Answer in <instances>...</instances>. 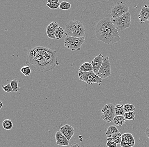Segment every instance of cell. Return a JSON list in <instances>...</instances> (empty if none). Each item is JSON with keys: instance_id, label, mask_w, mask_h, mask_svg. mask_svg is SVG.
Instances as JSON below:
<instances>
[{"instance_id": "ac0fdd59", "label": "cell", "mask_w": 149, "mask_h": 147, "mask_svg": "<svg viewBox=\"0 0 149 147\" xmlns=\"http://www.w3.org/2000/svg\"><path fill=\"white\" fill-rule=\"evenodd\" d=\"M115 114L116 116H124L125 114L123 105H117L115 106Z\"/></svg>"}, {"instance_id": "7a4b0ae2", "label": "cell", "mask_w": 149, "mask_h": 147, "mask_svg": "<svg viewBox=\"0 0 149 147\" xmlns=\"http://www.w3.org/2000/svg\"><path fill=\"white\" fill-rule=\"evenodd\" d=\"M57 59L58 54L56 51L37 46L29 51L26 63L33 70L46 72L58 65Z\"/></svg>"}, {"instance_id": "2e32d148", "label": "cell", "mask_w": 149, "mask_h": 147, "mask_svg": "<svg viewBox=\"0 0 149 147\" xmlns=\"http://www.w3.org/2000/svg\"><path fill=\"white\" fill-rule=\"evenodd\" d=\"M120 132L116 128V126L113 125H111L107 129V132L106 133V135L107 138L111 137L112 136L115 134V133Z\"/></svg>"}, {"instance_id": "3957f363", "label": "cell", "mask_w": 149, "mask_h": 147, "mask_svg": "<svg viewBox=\"0 0 149 147\" xmlns=\"http://www.w3.org/2000/svg\"><path fill=\"white\" fill-rule=\"evenodd\" d=\"M65 34L74 38L86 37L85 29L81 21L76 20L70 21L66 26Z\"/></svg>"}, {"instance_id": "484cf974", "label": "cell", "mask_w": 149, "mask_h": 147, "mask_svg": "<svg viewBox=\"0 0 149 147\" xmlns=\"http://www.w3.org/2000/svg\"><path fill=\"white\" fill-rule=\"evenodd\" d=\"M58 24L56 22H51L47 26L46 29L50 30L55 31L56 28L58 27Z\"/></svg>"}, {"instance_id": "4fadbf2b", "label": "cell", "mask_w": 149, "mask_h": 147, "mask_svg": "<svg viewBox=\"0 0 149 147\" xmlns=\"http://www.w3.org/2000/svg\"><path fill=\"white\" fill-rule=\"evenodd\" d=\"M56 139L57 145L58 146H68L69 145L70 141L59 131L56 132Z\"/></svg>"}, {"instance_id": "603a6c76", "label": "cell", "mask_w": 149, "mask_h": 147, "mask_svg": "<svg viewBox=\"0 0 149 147\" xmlns=\"http://www.w3.org/2000/svg\"><path fill=\"white\" fill-rule=\"evenodd\" d=\"M135 115H136V113H135V111H134L125 113L124 116L126 120L132 121V120H135Z\"/></svg>"}, {"instance_id": "7402d4cb", "label": "cell", "mask_w": 149, "mask_h": 147, "mask_svg": "<svg viewBox=\"0 0 149 147\" xmlns=\"http://www.w3.org/2000/svg\"><path fill=\"white\" fill-rule=\"evenodd\" d=\"M124 110L125 112H132L136 110V108L134 105H130V104H126L124 105Z\"/></svg>"}, {"instance_id": "44dd1931", "label": "cell", "mask_w": 149, "mask_h": 147, "mask_svg": "<svg viewBox=\"0 0 149 147\" xmlns=\"http://www.w3.org/2000/svg\"><path fill=\"white\" fill-rule=\"evenodd\" d=\"M20 72L24 75L26 76H28L30 75L31 72V68L29 66H23L20 69Z\"/></svg>"}, {"instance_id": "cb8c5ba5", "label": "cell", "mask_w": 149, "mask_h": 147, "mask_svg": "<svg viewBox=\"0 0 149 147\" xmlns=\"http://www.w3.org/2000/svg\"><path fill=\"white\" fill-rule=\"evenodd\" d=\"M19 82L16 79L10 81V84H11L12 88H13V90H14L15 92H18L19 90Z\"/></svg>"}, {"instance_id": "ba28073f", "label": "cell", "mask_w": 149, "mask_h": 147, "mask_svg": "<svg viewBox=\"0 0 149 147\" xmlns=\"http://www.w3.org/2000/svg\"><path fill=\"white\" fill-rule=\"evenodd\" d=\"M129 7L125 3L117 2L112 8L111 17L112 19L118 18L129 12Z\"/></svg>"}, {"instance_id": "9a60e30c", "label": "cell", "mask_w": 149, "mask_h": 147, "mask_svg": "<svg viewBox=\"0 0 149 147\" xmlns=\"http://www.w3.org/2000/svg\"><path fill=\"white\" fill-rule=\"evenodd\" d=\"M125 120L124 116H116L113 122L116 126H121L126 123Z\"/></svg>"}, {"instance_id": "6da1fadb", "label": "cell", "mask_w": 149, "mask_h": 147, "mask_svg": "<svg viewBox=\"0 0 149 147\" xmlns=\"http://www.w3.org/2000/svg\"><path fill=\"white\" fill-rule=\"evenodd\" d=\"M116 3L115 1L98 2L84 10L81 22L85 29L86 37L107 44L115 43L120 40L111 17L112 8Z\"/></svg>"}, {"instance_id": "277c9868", "label": "cell", "mask_w": 149, "mask_h": 147, "mask_svg": "<svg viewBox=\"0 0 149 147\" xmlns=\"http://www.w3.org/2000/svg\"><path fill=\"white\" fill-rule=\"evenodd\" d=\"M85 41V37L74 38L67 36L64 39L65 47L72 51H80L83 44Z\"/></svg>"}, {"instance_id": "d6a6232c", "label": "cell", "mask_w": 149, "mask_h": 147, "mask_svg": "<svg viewBox=\"0 0 149 147\" xmlns=\"http://www.w3.org/2000/svg\"><path fill=\"white\" fill-rule=\"evenodd\" d=\"M70 147H81V146L79 144H77L76 143H73V144H72Z\"/></svg>"}, {"instance_id": "4316f807", "label": "cell", "mask_w": 149, "mask_h": 147, "mask_svg": "<svg viewBox=\"0 0 149 147\" xmlns=\"http://www.w3.org/2000/svg\"><path fill=\"white\" fill-rule=\"evenodd\" d=\"M1 87L6 93H14L15 92L13 90L10 84H8L6 86L2 85Z\"/></svg>"}, {"instance_id": "52a82bcc", "label": "cell", "mask_w": 149, "mask_h": 147, "mask_svg": "<svg viewBox=\"0 0 149 147\" xmlns=\"http://www.w3.org/2000/svg\"><path fill=\"white\" fill-rule=\"evenodd\" d=\"M115 106L112 104L105 105L102 108L101 111V118L107 123H111L113 121L116 116Z\"/></svg>"}, {"instance_id": "8992f818", "label": "cell", "mask_w": 149, "mask_h": 147, "mask_svg": "<svg viewBox=\"0 0 149 147\" xmlns=\"http://www.w3.org/2000/svg\"><path fill=\"white\" fill-rule=\"evenodd\" d=\"M78 76L80 80L83 81L90 85L95 83L100 86L102 83V79L99 77L93 71L79 72Z\"/></svg>"}, {"instance_id": "ffe728a7", "label": "cell", "mask_w": 149, "mask_h": 147, "mask_svg": "<svg viewBox=\"0 0 149 147\" xmlns=\"http://www.w3.org/2000/svg\"><path fill=\"white\" fill-rule=\"evenodd\" d=\"M71 7L72 6L70 3L66 1H63L61 3L59 8L62 10H70Z\"/></svg>"}, {"instance_id": "1f68e13d", "label": "cell", "mask_w": 149, "mask_h": 147, "mask_svg": "<svg viewBox=\"0 0 149 147\" xmlns=\"http://www.w3.org/2000/svg\"><path fill=\"white\" fill-rule=\"evenodd\" d=\"M58 2H59L58 0H48L47 1V3H56Z\"/></svg>"}, {"instance_id": "d590c367", "label": "cell", "mask_w": 149, "mask_h": 147, "mask_svg": "<svg viewBox=\"0 0 149 147\" xmlns=\"http://www.w3.org/2000/svg\"></svg>"}, {"instance_id": "836d02e7", "label": "cell", "mask_w": 149, "mask_h": 147, "mask_svg": "<svg viewBox=\"0 0 149 147\" xmlns=\"http://www.w3.org/2000/svg\"><path fill=\"white\" fill-rule=\"evenodd\" d=\"M146 136L149 139V127L147 128L145 132Z\"/></svg>"}, {"instance_id": "d4e9b609", "label": "cell", "mask_w": 149, "mask_h": 147, "mask_svg": "<svg viewBox=\"0 0 149 147\" xmlns=\"http://www.w3.org/2000/svg\"><path fill=\"white\" fill-rule=\"evenodd\" d=\"M60 3H47L46 5L47 7L52 10H56L59 8L60 6Z\"/></svg>"}, {"instance_id": "83f0119b", "label": "cell", "mask_w": 149, "mask_h": 147, "mask_svg": "<svg viewBox=\"0 0 149 147\" xmlns=\"http://www.w3.org/2000/svg\"><path fill=\"white\" fill-rule=\"evenodd\" d=\"M55 31L50 30L46 29L47 34L48 38L51 39H56L54 34Z\"/></svg>"}, {"instance_id": "4dcf8cb0", "label": "cell", "mask_w": 149, "mask_h": 147, "mask_svg": "<svg viewBox=\"0 0 149 147\" xmlns=\"http://www.w3.org/2000/svg\"><path fill=\"white\" fill-rule=\"evenodd\" d=\"M122 136L123 135L121 134L120 132H116L113 134L112 136L111 137L114 138H122Z\"/></svg>"}, {"instance_id": "8fae6325", "label": "cell", "mask_w": 149, "mask_h": 147, "mask_svg": "<svg viewBox=\"0 0 149 147\" xmlns=\"http://www.w3.org/2000/svg\"><path fill=\"white\" fill-rule=\"evenodd\" d=\"M59 131L66 137L69 141L74 135V128L69 125L66 124L63 125L61 127Z\"/></svg>"}, {"instance_id": "e575fe53", "label": "cell", "mask_w": 149, "mask_h": 147, "mask_svg": "<svg viewBox=\"0 0 149 147\" xmlns=\"http://www.w3.org/2000/svg\"><path fill=\"white\" fill-rule=\"evenodd\" d=\"M0 104H1V105H0V109H1L2 107H3V104L2 101H0Z\"/></svg>"}, {"instance_id": "e0dca14e", "label": "cell", "mask_w": 149, "mask_h": 147, "mask_svg": "<svg viewBox=\"0 0 149 147\" xmlns=\"http://www.w3.org/2000/svg\"><path fill=\"white\" fill-rule=\"evenodd\" d=\"M54 34L56 39L59 40L61 39L65 34V30L61 27H58L55 30Z\"/></svg>"}, {"instance_id": "7c38bea8", "label": "cell", "mask_w": 149, "mask_h": 147, "mask_svg": "<svg viewBox=\"0 0 149 147\" xmlns=\"http://www.w3.org/2000/svg\"><path fill=\"white\" fill-rule=\"evenodd\" d=\"M138 17L141 24H144L145 22L149 21V6L144 5L138 15Z\"/></svg>"}, {"instance_id": "5bb4252c", "label": "cell", "mask_w": 149, "mask_h": 147, "mask_svg": "<svg viewBox=\"0 0 149 147\" xmlns=\"http://www.w3.org/2000/svg\"><path fill=\"white\" fill-rule=\"evenodd\" d=\"M93 71V68L91 63L88 62L84 63L80 66L79 72H86Z\"/></svg>"}, {"instance_id": "d6986e66", "label": "cell", "mask_w": 149, "mask_h": 147, "mask_svg": "<svg viewBox=\"0 0 149 147\" xmlns=\"http://www.w3.org/2000/svg\"><path fill=\"white\" fill-rule=\"evenodd\" d=\"M3 127L6 130H10L13 127V123L11 120L6 119L2 124Z\"/></svg>"}, {"instance_id": "f1b7e54d", "label": "cell", "mask_w": 149, "mask_h": 147, "mask_svg": "<svg viewBox=\"0 0 149 147\" xmlns=\"http://www.w3.org/2000/svg\"><path fill=\"white\" fill-rule=\"evenodd\" d=\"M107 141H112L115 142L117 144H120L122 142V138H108L107 139Z\"/></svg>"}, {"instance_id": "30bf717a", "label": "cell", "mask_w": 149, "mask_h": 147, "mask_svg": "<svg viewBox=\"0 0 149 147\" xmlns=\"http://www.w3.org/2000/svg\"><path fill=\"white\" fill-rule=\"evenodd\" d=\"M103 59V56L101 54H100L97 56H96L95 59L92 60L91 62L93 68V72L97 75L102 66Z\"/></svg>"}, {"instance_id": "9c48e42d", "label": "cell", "mask_w": 149, "mask_h": 147, "mask_svg": "<svg viewBox=\"0 0 149 147\" xmlns=\"http://www.w3.org/2000/svg\"><path fill=\"white\" fill-rule=\"evenodd\" d=\"M111 63L109 56L104 58L103 62L97 75L102 79H106L111 75Z\"/></svg>"}, {"instance_id": "5b68a950", "label": "cell", "mask_w": 149, "mask_h": 147, "mask_svg": "<svg viewBox=\"0 0 149 147\" xmlns=\"http://www.w3.org/2000/svg\"><path fill=\"white\" fill-rule=\"evenodd\" d=\"M113 24L118 31L124 30L129 28L131 23V15L130 12L121 16L118 18L112 19Z\"/></svg>"}, {"instance_id": "f546056e", "label": "cell", "mask_w": 149, "mask_h": 147, "mask_svg": "<svg viewBox=\"0 0 149 147\" xmlns=\"http://www.w3.org/2000/svg\"><path fill=\"white\" fill-rule=\"evenodd\" d=\"M107 146L108 147H117V144L112 141H108L107 143Z\"/></svg>"}]
</instances>
